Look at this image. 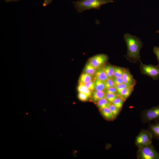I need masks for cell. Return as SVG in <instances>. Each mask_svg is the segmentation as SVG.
<instances>
[{
  "label": "cell",
  "mask_w": 159,
  "mask_h": 159,
  "mask_svg": "<svg viewBox=\"0 0 159 159\" xmlns=\"http://www.w3.org/2000/svg\"><path fill=\"white\" fill-rule=\"evenodd\" d=\"M119 96L117 94L105 93V97L108 102L112 103L113 101Z\"/></svg>",
  "instance_id": "cell-23"
},
{
  "label": "cell",
  "mask_w": 159,
  "mask_h": 159,
  "mask_svg": "<svg viewBox=\"0 0 159 159\" xmlns=\"http://www.w3.org/2000/svg\"><path fill=\"white\" fill-rule=\"evenodd\" d=\"M131 87H134V86L129 84L123 83L119 85H116L115 87L116 88L117 91H118L123 89Z\"/></svg>",
  "instance_id": "cell-27"
},
{
  "label": "cell",
  "mask_w": 159,
  "mask_h": 159,
  "mask_svg": "<svg viewBox=\"0 0 159 159\" xmlns=\"http://www.w3.org/2000/svg\"><path fill=\"white\" fill-rule=\"evenodd\" d=\"M156 32L157 33H158V34H159V30H157V31Z\"/></svg>",
  "instance_id": "cell-33"
},
{
  "label": "cell",
  "mask_w": 159,
  "mask_h": 159,
  "mask_svg": "<svg viewBox=\"0 0 159 159\" xmlns=\"http://www.w3.org/2000/svg\"><path fill=\"white\" fill-rule=\"evenodd\" d=\"M122 78L124 83L134 86L136 84V80L134 78L129 69L125 68Z\"/></svg>",
  "instance_id": "cell-9"
},
{
  "label": "cell",
  "mask_w": 159,
  "mask_h": 159,
  "mask_svg": "<svg viewBox=\"0 0 159 159\" xmlns=\"http://www.w3.org/2000/svg\"><path fill=\"white\" fill-rule=\"evenodd\" d=\"M125 70V68L114 66V76L122 78Z\"/></svg>",
  "instance_id": "cell-20"
},
{
  "label": "cell",
  "mask_w": 159,
  "mask_h": 159,
  "mask_svg": "<svg viewBox=\"0 0 159 159\" xmlns=\"http://www.w3.org/2000/svg\"><path fill=\"white\" fill-rule=\"evenodd\" d=\"M114 2L113 0H79L72 2L74 7L79 13L90 9H99L104 4Z\"/></svg>",
  "instance_id": "cell-2"
},
{
  "label": "cell",
  "mask_w": 159,
  "mask_h": 159,
  "mask_svg": "<svg viewBox=\"0 0 159 159\" xmlns=\"http://www.w3.org/2000/svg\"><path fill=\"white\" fill-rule=\"evenodd\" d=\"M134 87L123 89L117 91L118 95L125 101L129 97L134 90Z\"/></svg>",
  "instance_id": "cell-10"
},
{
  "label": "cell",
  "mask_w": 159,
  "mask_h": 159,
  "mask_svg": "<svg viewBox=\"0 0 159 159\" xmlns=\"http://www.w3.org/2000/svg\"><path fill=\"white\" fill-rule=\"evenodd\" d=\"M105 93L104 91L94 90L92 92L91 96L94 101L97 102L100 99L105 97Z\"/></svg>",
  "instance_id": "cell-13"
},
{
  "label": "cell",
  "mask_w": 159,
  "mask_h": 159,
  "mask_svg": "<svg viewBox=\"0 0 159 159\" xmlns=\"http://www.w3.org/2000/svg\"><path fill=\"white\" fill-rule=\"evenodd\" d=\"M140 115L141 121L144 124L159 119V105L142 111Z\"/></svg>",
  "instance_id": "cell-5"
},
{
  "label": "cell",
  "mask_w": 159,
  "mask_h": 159,
  "mask_svg": "<svg viewBox=\"0 0 159 159\" xmlns=\"http://www.w3.org/2000/svg\"><path fill=\"white\" fill-rule=\"evenodd\" d=\"M153 52L156 56L158 62V64L157 65L159 67V47L154 46L153 49Z\"/></svg>",
  "instance_id": "cell-28"
},
{
  "label": "cell",
  "mask_w": 159,
  "mask_h": 159,
  "mask_svg": "<svg viewBox=\"0 0 159 159\" xmlns=\"http://www.w3.org/2000/svg\"><path fill=\"white\" fill-rule=\"evenodd\" d=\"M92 80V76L84 73L82 74L79 79V84H82L88 81Z\"/></svg>",
  "instance_id": "cell-16"
},
{
  "label": "cell",
  "mask_w": 159,
  "mask_h": 159,
  "mask_svg": "<svg viewBox=\"0 0 159 159\" xmlns=\"http://www.w3.org/2000/svg\"><path fill=\"white\" fill-rule=\"evenodd\" d=\"M78 90L79 92L85 94L89 97L91 96L92 92L83 84H79L78 87Z\"/></svg>",
  "instance_id": "cell-19"
},
{
  "label": "cell",
  "mask_w": 159,
  "mask_h": 159,
  "mask_svg": "<svg viewBox=\"0 0 159 159\" xmlns=\"http://www.w3.org/2000/svg\"><path fill=\"white\" fill-rule=\"evenodd\" d=\"M136 157L138 159H159V153L151 143L138 148Z\"/></svg>",
  "instance_id": "cell-3"
},
{
  "label": "cell",
  "mask_w": 159,
  "mask_h": 159,
  "mask_svg": "<svg viewBox=\"0 0 159 159\" xmlns=\"http://www.w3.org/2000/svg\"><path fill=\"white\" fill-rule=\"evenodd\" d=\"M78 97L81 100L85 101L87 100L89 97L85 94L79 92L78 95Z\"/></svg>",
  "instance_id": "cell-29"
},
{
  "label": "cell",
  "mask_w": 159,
  "mask_h": 159,
  "mask_svg": "<svg viewBox=\"0 0 159 159\" xmlns=\"http://www.w3.org/2000/svg\"><path fill=\"white\" fill-rule=\"evenodd\" d=\"M52 1V0H44L43 4V6H45L50 4Z\"/></svg>",
  "instance_id": "cell-31"
},
{
  "label": "cell",
  "mask_w": 159,
  "mask_h": 159,
  "mask_svg": "<svg viewBox=\"0 0 159 159\" xmlns=\"http://www.w3.org/2000/svg\"><path fill=\"white\" fill-rule=\"evenodd\" d=\"M124 37L127 48V54L125 57L130 62H140V51L143 43L138 37L128 33L124 34Z\"/></svg>",
  "instance_id": "cell-1"
},
{
  "label": "cell",
  "mask_w": 159,
  "mask_h": 159,
  "mask_svg": "<svg viewBox=\"0 0 159 159\" xmlns=\"http://www.w3.org/2000/svg\"><path fill=\"white\" fill-rule=\"evenodd\" d=\"M82 84L85 86L89 89L92 91L95 90V81L91 80Z\"/></svg>",
  "instance_id": "cell-24"
},
{
  "label": "cell",
  "mask_w": 159,
  "mask_h": 159,
  "mask_svg": "<svg viewBox=\"0 0 159 159\" xmlns=\"http://www.w3.org/2000/svg\"><path fill=\"white\" fill-rule=\"evenodd\" d=\"M100 111L103 117L106 120L112 121L114 120L112 112L109 107H105Z\"/></svg>",
  "instance_id": "cell-12"
},
{
  "label": "cell",
  "mask_w": 159,
  "mask_h": 159,
  "mask_svg": "<svg viewBox=\"0 0 159 159\" xmlns=\"http://www.w3.org/2000/svg\"><path fill=\"white\" fill-rule=\"evenodd\" d=\"M116 85H118L124 83L122 78L116 77L114 76L112 78Z\"/></svg>",
  "instance_id": "cell-30"
},
{
  "label": "cell",
  "mask_w": 159,
  "mask_h": 159,
  "mask_svg": "<svg viewBox=\"0 0 159 159\" xmlns=\"http://www.w3.org/2000/svg\"><path fill=\"white\" fill-rule=\"evenodd\" d=\"M108 59V56L106 54H99L90 58L88 62L97 69L104 66Z\"/></svg>",
  "instance_id": "cell-7"
},
{
  "label": "cell",
  "mask_w": 159,
  "mask_h": 159,
  "mask_svg": "<svg viewBox=\"0 0 159 159\" xmlns=\"http://www.w3.org/2000/svg\"><path fill=\"white\" fill-rule=\"evenodd\" d=\"M104 92L105 93L114 94L118 95L117 90L115 87H110L106 89Z\"/></svg>",
  "instance_id": "cell-26"
},
{
  "label": "cell",
  "mask_w": 159,
  "mask_h": 159,
  "mask_svg": "<svg viewBox=\"0 0 159 159\" xmlns=\"http://www.w3.org/2000/svg\"><path fill=\"white\" fill-rule=\"evenodd\" d=\"M97 69L92 66L89 62L85 65L84 71L85 73H87L92 76L94 75Z\"/></svg>",
  "instance_id": "cell-17"
},
{
  "label": "cell",
  "mask_w": 159,
  "mask_h": 159,
  "mask_svg": "<svg viewBox=\"0 0 159 159\" xmlns=\"http://www.w3.org/2000/svg\"><path fill=\"white\" fill-rule=\"evenodd\" d=\"M140 67L141 73L155 80L159 78V67L153 64H145L140 62Z\"/></svg>",
  "instance_id": "cell-6"
},
{
  "label": "cell",
  "mask_w": 159,
  "mask_h": 159,
  "mask_svg": "<svg viewBox=\"0 0 159 159\" xmlns=\"http://www.w3.org/2000/svg\"><path fill=\"white\" fill-rule=\"evenodd\" d=\"M153 139L152 134L148 129H142L136 137L135 144L139 148L151 144Z\"/></svg>",
  "instance_id": "cell-4"
},
{
  "label": "cell",
  "mask_w": 159,
  "mask_h": 159,
  "mask_svg": "<svg viewBox=\"0 0 159 159\" xmlns=\"http://www.w3.org/2000/svg\"><path fill=\"white\" fill-rule=\"evenodd\" d=\"M109 108L112 112L114 119H115L118 115L121 109L117 107L112 103L110 105Z\"/></svg>",
  "instance_id": "cell-22"
},
{
  "label": "cell",
  "mask_w": 159,
  "mask_h": 159,
  "mask_svg": "<svg viewBox=\"0 0 159 159\" xmlns=\"http://www.w3.org/2000/svg\"><path fill=\"white\" fill-rule=\"evenodd\" d=\"M105 83L106 89L110 87H115L116 85L112 78H108L105 81Z\"/></svg>",
  "instance_id": "cell-25"
},
{
  "label": "cell",
  "mask_w": 159,
  "mask_h": 159,
  "mask_svg": "<svg viewBox=\"0 0 159 159\" xmlns=\"http://www.w3.org/2000/svg\"><path fill=\"white\" fill-rule=\"evenodd\" d=\"M95 90L98 91H104L105 89V81L95 79Z\"/></svg>",
  "instance_id": "cell-18"
},
{
  "label": "cell",
  "mask_w": 159,
  "mask_h": 159,
  "mask_svg": "<svg viewBox=\"0 0 159 159\" xmlns=\"http://www.w3.org/2000/svg\"><path fill=\"white\" fill-rule=\"evenodd\" d=\"M152 134L153 138L159 140V119L150 123L148 129Z\"/></svg>",
  "instance_id": "cell-8"
},
{
  "label": "cell",
  "mask_w": 159,
  "mask_h": 159,
  "mask_svg": "<svg viewBox=\"0 0 159 159\" xmlns=\"http://www.w3.org/2000/svg\"><path fill=\"white\" fill-rule=\"evenodd\" d=\"M95 79L105 81L108 78L104 69V66L97 69L95 74Z\"/></svg>",
  "instance_id": "cell-11"
},
{
  "label": "cell",
  "mask_w": 159,
  "mask_h": 159,
  "mask_svg": "<svg viewBox=\"0 0 159 159\" xmlns=\"http://www.w3.org/2000/svg\"></svg>",
  "instance_id": "cell-34"
},
{
  "label": "cell",
  "mask_w": 159,
  "mask_h": 159,
  "mask_svg": "<svg viewBox=\"0 0 159 159\" xmlns=\"http://www.w3.org/2000/svg\"><path fill=\"white\" fill-rule=\"evenodd\" d=\"M97 102V105L100 110L105 107H109L111 104L105 97L100 99Z\"/></svg>",
  "instance_id": "cell-15"
},
{
  "label": "cell",
  "mask_w": 159,
  "mask_h": 159,
  "mask_svg": "<svg viewBox=\"0 0 159 159\" xmlns=\"http://www.w3.org/2000/svg\"><path fill=\"white\" fill-rule=\"evenodd\" d=\"M125 100L119 96L113 102L112 104L117 107L122 109Z\"/></svg>",
  "instance_id": "cell-21"
},
{
  "label": "cell",
  "mask_w": 159,
  "mask_h": 159,
  "mask_svg": "<svg viewBox=\"0 0 159 159\" xmlns=\"http://www.w3.org/2000/svg\"><path fill=\"white\" fill-rule=\"evenodd\" d=\"M104 69L108 78H113L114 76V66L110 64L104 65Z\"/></svg>",
  "instance_id": "cell-14"
},
{
  "label": "cell",
  "mask_w": 159,
  "mask_h": 159,
  "mask_svg": "<svg viewBox=\"0 0 159 159\" xmlns=\"http://www.w3.org/2000/svg\"><path fill=\"white\" fill-rule=\"evenodd\" d=\"M19 0H5L6 2H10L11 1H18Z\"/></svg>",
  "instance_id": "cell-32"
}]
</instances>
